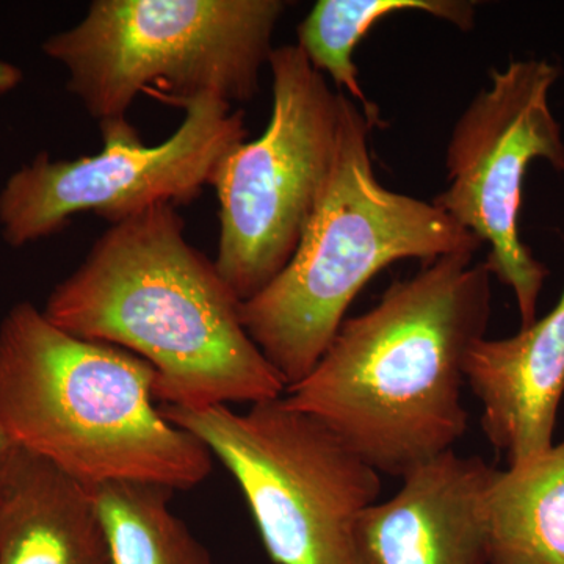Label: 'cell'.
Returning <instances> with one entry per match:
<instances>
[{"label": "cell", "instance_id": "9c48e42d", "mask_svg": "<svg viewBox=\"0 0 564 564\" xmlns=\"http://www.w3.org/2000/svg\"><path fill=\"white\" fill-rule=\"evenodd\" d=\"M180 128L159 144L104 141L101 152L54 161L40 152L0 191V236L11 248L61 232L79 214L110 225L158 204L195 202L223 159L247 139L243 111L204 96L182 107Z\"/></svg>", "mask_w": 564, "mask_h": 564}, {"label": "cell", "instance_id": "6da1fadb", "mask_svg": "<svg viewBox=\"0 0 564 564\" xmlns=\"http://www.w3.org/2000/svg\"><path fill=\"white\" fill-rule=\"evenodd\" d=\"M491 273L474 254L441 256L393 282L340 326L284 400L328 425L380 474L403 478L467 432L464 361L486 337Z\"/></svg>", "mask_w": 564, "mask_h": 564}, {"label": "cell", "instance_id": "7c38bea8", "mask_svg": "<svg viewBox=\"0 0 564 564\" xmlns=\"http://www.w3.org/2000/svg\"><path fill=\"white\" fill-rule=\"evenodd\" d=\"M0 564H115L91 489L18 444L0 469Z\"/></svg>", "mask_w": 564, "mask_h": 564}, {"label": "cell", "instance_id": "4fadbf2b", "mask_svg": "<svg viewBox=\"0 0 564 564\" xmlns=\"http://www.w3.org/2000/svg\"><path fill=\"white\" fill-rule=\"evenodd\" d=\"M488 564H564V440L508 470L485 496Z\"/></svg>", "mask_w": 564, "mask_h": 564}, {"label": "cell", "instance_id": "8fae6325", "mask_svg": "<svg viewBox=\"0 0 564 564\" xmlns=\"http://www.w3.org/2000/svg\"><path fill=\"white\" fill-rule=\"evenodd\" d=\"M464 380L484 406L481 429L508 466L552 448L564 395V289L551 313L507 339L475 343Z\"/></svg>", "mask_w": 564, "mask_h": 564}, {"label": "cell", "instance_id": "ba28073f", "mask_svg": "<svg viewBox=\"0 0 564 564\" xmlns=\"http://www.w3.org/2000/svg\"><path fill=\"white\" fill-rule=\"evenodd\" d=\"M489 76L491 85L475 96L452 131L448 185L433 204L489 245L486 269L513 291L525 328L536 321L549 269L519 236L522 184L533 161L564 172L562 126L549 104L560 68L527 58L492 68Z\"/></svg>", "mask_w": 564, "mask_h": 564}, {"label": "cell", "instance_id": "277c9868", "mask_svg": "<svg viewBox=\"0 0 564 564\" xmlns=\"http://www.w3.org/2000/svg\"><path fill=\"white\" fill-rule=\"evenodd\" d=\"M370 131L343 91L336 155L317 209L285 269L240 303L248 336L285 389L321 361L350 304L386 267L475 256L484 245L433 203L386 188L375 174Z\"/></svg>", "mask_w": 564, "mask_h": 564}, {"label": "cell", "instance_id": "e0dca14e", "mask_svg": "<svg viewBox=\"0 0 564 564\" xmlns=\"http://www.w3.org/2000/svg\"><path fill=\"white\" fill-rule=\"evenodd\" d=\"M13 445V440H11L9 433H7V430L3 429L2 423H0V469H2V464L6 462L7 456H9Z\"/></svg>", "mask_w": 564, "mask_h": 564}, {"label": "cell", "instance_id": "52a82bcc", "mask_svg": "<svg viewBox=\"0 0 564 564\" xmlns=\"http://www.w3.org/2000/svg\"><path fill=\"white\" fill-rule=\"evenodd\" d=\"M272 115L259 139L220 163L215 267L240 303L285 269L332 174L343 91L332 90L296 44L270 55Z\"/></svg>", "mask_w": 564, "mask_h": 564}, {"label": "cell", "instance_id": "2e32d148", "mask_svg": "<svg viewBox=\"0 0 564 564\" xmlns=\"http://www.w3.org/2000/svg\"><path fill=\"white\" fill-rule=\"evenodd\" d=\"M24 79V73L20 66L0 58V98L17 90Z\"/></svg>", "mask_w": 564, "mask_h": 564}, {"label": "cell", "instance_id": "30bf717a", "mask_svg": "<svg viewBox=\"0 0 564 564\" xmlns=\"http://www.w3.org/2000/svg\"><path fill=\"white\" fill-rule=\"evenodd\" d=\"M494 473L480 456L455 451L411 470L395 496L356 519L352 564H488L485 496Z\"/></svg>", "mask_w": 564, "mask_h": 564}, {"label": "cell", "instance_id": "8992f818", "mask_svg": "<svg viewBox=\"0 0 564 564\" xmlns=\"http://www.w3.org/2000/svg\"><path fill=\"white\" fill-rule=\"evenodd\" d=\"M162 414L202 441L242 489L274 564H352L356 519L381 494L380 473L314 415L284 397Z\"/></svg>", "mask_w": 564, "mask_h": 564}, {"label": "cell", "instance_id": "7a4b0ae2", "mask_svg": "<svg viewBox=\"0 0 564 564\" xmlns=\"http://www.w3.org/2000/svg\"><path fill=\"white\" fill-rule=\"evenodd\" d=\"M184 231L174 204L110 225L55 285L44 315L63 332L150 362L155 400L166 406L280 399L285 383L248 336L239 300Z\"/></svg>", "mask_w": 564, "mask_h": 564}, {"label": "cell", "instance_id": "5bb4252c", "mask_svg": "<svg viewBox=\"0 0 564 564\" xmlns=\"http://www.w3.org/2000/svg\"><path fill=\"white\" fill-rule=\"evenodd\" d=\"M400 11H421L473 31L477 3L470 0H318L299 25L300 47L323 76L328 74L348 98L361 104L367 121L380 126V110L366 98L352 52L377 22Z\"/></svg>", "mask_w": 564, "mask_h": 564}, {"label": "cell", "instance_id": "9a60e30c", "mask_svg": "<svg viewBox=\"0 0 564 564\" xmlns=\"http://www.w3.org/2000/svg\"><path fill=\"white\" fill-rule=\"evenodd\" d=\"M115 564H214L170 508L173 489L135 481L90 488Z\"/></svg>", "mask_w": 564, "mask_h": 564}, {"label": "cell", "instance_id": "3957f363", "mask_svg": "<svg viewBox=\"0 0 564 564\" xmlns=\"http://www.w3.org/2000/svg\"><path fill=\"white\" fill-rule=\"evenodd\" d=\"M154 367L115 345L63 332L32 303L0 322V423L14 444L88 488L135 481L191 489L209 448L155 402Z\"/></svg>", "mask_w": 564, "mask_h": 564}, {"label": "cell", "instance_id": "5b68a950", "mask_svg": "<svg viewBox=\"0 0 564 564\" xmlns=\"http://www.w3.org/2000/svg\"><path fill=\"white\" fill-rule=\"evenodd\" d=\"M284 0H95L76 25L41 44L66 70V90L102 141L139 139L129 110L140 93L184 107L258 95Z\"/></svg>", "mask_w": 564, "mask_h": 564}]
</instances>
